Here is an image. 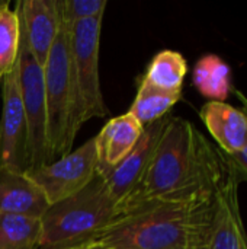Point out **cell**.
<instances>
[{"label":"cell","instance_id":"16","mask_svg":"<svg viewBox=\"0 0 247 249\" xmlns=\"http://www.w3.org/2000/svg\"><path fill=\"white\" fill-rule=\"evenodd\" d=\"M181 92H169L159 89L146 79L140 82L135 99L128 112L132 114L141 125H148L167 115L169 109L181 99Z\"/></svg>","mask_w":247,"mask_h":249},{"label":"cell","instance_id":"1","mask_svg":"<svg viewBox=\"0 0 247 249\" xmlns=\"http://www.w3.org/2000/svg\"><path fill=\"white\" fill-rule=\"evenodd\" d=\"M224 175V158L202 133L191 121L170 117L146 174L116 206V213L121 216L147 204L213 196Z\"/></svg>","mask_w":247,"mask_h":249},{"label":"cell","instance_id":"3","mask_svg":"<svg viewBox=\"0 0 247 249\" xmlns=\"http://www.w3.org/2000/svg\"><path fill=\"white\" fill-rule=\"evenodd\" d=\"M116 203L100 175L80 193L51 204L41 217L39 249H54L87 242L115 220Z\"/></svg>","mask_w":247,"mask_h":249},{"label":"cell","instance_id":"13","mask_svg":"<svg viewBox=\"0 0 247 249\" xmlns=\"http://www.w3.org/2000/svg\"><path fill=\"white\" fill-rule=\"evenodd\" d=\"M49 203L26 174L0 168V214L41 219Z\"/></svg>","mask_w":247,"mask_h":249},{"label":"cell","instance_id":"6","mask_svg":"<svg viewBox=\"0 0 247 249\" xmlns=\"http://www.w3.org/2000/svg\"><path fill=\"white\" fill-rule=\"evenodd\" d=\"M19 88L28 127L29 169L49 163L44 70L31 54L22 34L17 55ZM28 169V171H29Z\"/></svg>","mask_w":247,"mask_h":249},{"label":"cell","instance_id":"7","mask_svg":"<svg viewBox=\"0 0 247 249\" xmlns=\"http://www.w3.org/2000/svg\"><path fill=\"white\" fill-rule=\"evenodd\" d=\"M25 174L39 187L49 206L80 193L98 175L95 137L60 159L32 168Z\"/></svg>","mask_w":247,"mask_h":249},{"label":"cell","instance_id":"9","mask_svg":"<svg viewBox=\"0 0 247 249\" xmlns=\"http://www.w3.org/2000/svg\"><path fill=\"white\" fill-rule=\"evenodd\" d=\"M226 175L215 191L214 225L207 249H247V236L240 206L239 182L236 169L224 159Z\"/></svg>","mask_w":247,"mask_h":249},{"label":"cell","instance_id":"23","mask_svg":"<svg viewBox=\"0 0 247 249\" xmlns=\"http://www.w3.org/2000/svg\"><path fill=\"white\" fill-rule=\"evenodd\" d=\"M0 89H1V79H0Z\"/></svg>","mask_w":247,"mask_h":249},{"label":"cell","instance_id":"8","mask_svg":"<svg viewBox=\"0 0 247 249\" xmlns=\"http://www.w3.org/2000/svg\"><path fill=\"white\" fill-rule=\"evenodd\" d=\"M0 168L22 174L29 169L28 127L20 98L17 63L1 79Z\"/></svg>","mask_w":247,"mask_h":249},{"label":"cell","instance_id":"4","mask_svg":"<svg viewBox=\"0 0 247 249\" xmlns=\"http://www.w3.org/2000/svg\"><path fill=\"white\" fill-rule=\"evenodd\" d=\"M70 29L66 25L60 26L58 35L42 67L49 163L71 152L73 142L83 125L71 76Z\"/></svg>","mask_w":247,"mask_h":249},{"label":"cell","instance_id":"2","mask_svg":"<svg viewBox=\"0 0 247 249\" xmlns=\"http://www.w3.org/2000/svg\"><path fill=\"white\" fill-rule=\"evenodd\" d=\"M215 193L197 200L154 203L118 216L87 242L103 249H207Z\"/></svg>","mask_w":247,"mask_h":249},{"label":"cell","instance_id":"18","mask_svg":"<svg viewBox=\"0 0 247 249\" xmlns=\"http://www.w3.org/2000/svg\"><path fill=\"white\" fill-rule=\"evenodd\" d=\"M41 219L0 214V249H39Z\"/></svg>","mask_w":247,"mask_h":249},{"label":"cell","instance_id":"10","mask_svg":"<svg viewBox=\"0 0 247 249\" xmlns=\"http://www.w3.org/2000/svg\"><path fill=\"white\" fill-rule=\"evenodd\" d=\"M170 117L166 115L148 125L144 127L135 147L125 156L122 162H119L112 171L102 175L109 194L115 200L116 206L130 196L134 188L141 181L146 174L154 150L159 144V140L169 123Z\"/></svg>","mask_w":247,"mask_h":249},{"label":"cell","instance_id":"14","mask_svg":"<svg viewBox=\"0 0 247 249\" xmlns=\"http://www.w3.org/2000/svg\"><path fill=\"white\" fill-rule=\"evenodd\" d=\"M201 118L226 155L240 152L247 143V115L224 102L210 101L201 109Z\"/></svg>","mask_w":247,"mask_h":249},{"label":"cell","instance_id":"21","mask_svg":"<svg viewBox=\"0 0 247 249\" xmlns=\"http://www.w3.org/2000/svg\"><path fill=\"white\" fill-rule=\"evenodd\" d=\"M224 158L236 169L240 179H247V143L240 152H237L234 155L224 153Z\"/></svg>","mask_w":247,"mask_h":249},{"label":"cell","instance_id":"12","mask_svg":"<svg viewBox=\"0 0 247 249\" xmlns=\"http://www.w3.org/2000/svg\"><path fill=\"white\" fill-rule=\"evenodd\" d=\"M144 125L130 112L111 118L95 136L98 175L112 171L135 147Z\"/></svg>","mask_w":247,"mask_h":249},{"label":"cell","instance_id":"22","mask_svg":"<svg viewBox=\"0 0 247 249\" xmlns=\"http://www.w3.org/2000/svg\"><path fill=\"white\" fill-rule=\"evenodd\" d=\"M54 249H103L98 245H95L93 242H83V244H77V245H70V247H63V248H54Z\"/></svg>","mask_w":247,"mask_h":249},{"label":"cell","instance_id":"15","mask_svg":"<svg viewBox=\"0 0 247 249\" xmlns=\"http://www.w3.org/2000/svg\"><path fill=\"white\" fill-rule=\"evenodd\" d=\"M194 85L202 96L223 102L231 88L230 67L218 55L207 54L195 64Z\"/></svg>","mask_w":247,"mask_h":249},{"label":"cell","instance_id":"5","mask_svg":"<svg viewBox=\"0 0 247 249\" xmlns=\"http://www.w3.org/2000/svg\"><path fill=\"white\" fill-rule=\"evenodd\" d=\"M102 20L103 16L92 18L76 23L70 29L71 76L83 124L92 118H106L111 115L103 99L99 77Z\"/></svg>","mask_w":247,"mask_h":249},{"label":"cell","instance_id":"20","mask_svg":"<svg viewBox=\"0 0 247 249\" xmlns=\"http://www.w3.org/2000/svg\"><path fill=\"white\" fill-rule=\"evenodd\" d=\"M108 0H58L61 25L73 28L82 20L103 16Z\"/></svg>","mask_w":247,"mask_h":249},{"label":"cell","instance_id":"11","mask_svg":"<svg viewBox=\"0 0 247 249\" xmlns=\"http://www.w3.org/2000/svg\"><path fill=\"white\" fill-rule=\"evenodd\" d=\"M15 10L31 54L44 67L61 26L58 0H19Z\"/></svg>","mask_w":247,"mask_h":249},{"label":"cell","instance_id":"19","mask_svg":"<svg viewBox=\"0 0 247 249\" xmlns=\"http://www.w3.org/2000/svg\"><path fill=\"white\" fill-rule=\"evenodd\" d=\"M20 47V23L9 1H0V79L9 74L17 63Z\"/></svg>","mask_w":247,"mask_h":249},{"label":"cell","instance_id":"17","mask_svg":"<svg viewBox=\"0 0 247 249\" xmlns=\"http://www.w3.org/2000/svg\"><path fill=\"white\" fill-rule=\"evenodd\" d=\"M186 71L188 66L183 55L178 51L165 50L153 57L143 79L159 89L181 92Z\"/></svg>","mask_w":247,"mask_h":249}]
</instances>
